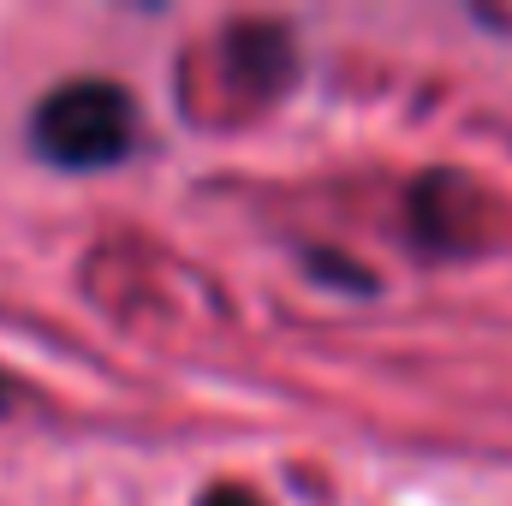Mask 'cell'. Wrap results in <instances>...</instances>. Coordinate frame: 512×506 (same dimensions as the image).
Listing matches in <instances>:
<instances>
[{
    "instance_id": "1",
    "label": "cell",
    "mask_w": 512,
    "mask_h": 506,
    "mask_svg": "<svg viewBox=\"0 0 512 506\" xmlns=\"http://www.w3.org/2000/svg\"><path fill=\"white\" fill-rule=\"evenodd\" d=\"M30 149L66 173L120 167L137 149V102L114 78H72L30 114Z\"/></svg>"
},
{
    "instance_id": "2",
    "label": "cell",
    "mask_w": 512,
    "mask_h": 506,
    "mask_svg": "<svg viewBox=\"0 0 512 506\" xmlns=\"http://www.w3.org/2000/svg\"><path fill=\"white\" fill-rule=\"evenodd\" d=\"M227 66L251 96H280L298 78V42L274 18H245L227 30Z\"/></svg>"
},
{
    "instance_id": "3",
    "label": "cell",
    "mask_w": 512,
    "mask_h": 506,
    "mask_svg": "<svg viewBox=\"0 0 512 506\" xmlns=\"http://www.w3.org/2000/svg\"><path fill=\"white\" fill-rule=\"evenodd\" d=\"M465 209H471V191H465L459 173H429V179H417V191H411V227H417V239L435 245V251L459 245V233H465L459 215H465Z\"/></svg>"
},
{
    "instance_id": "4",
    "label": "cell",
    "mask_w": 512,
    "mask_h": 506,
    "mask_svg": "<svg viewBox=\"0 0 512 506\" xmlns=\"http://www.w3.org/2000/svg\"><path fill=\"white\" fill-rule=\"evenodd\" d=\"M310 274L316 280H346V292H376V280H370V268H358V262H346V256H322L310 251Z\"/></svg>"
},
{
    "instance_id": "5",
    "label": "cell",
    "mask_w": 512,
    "mask_h": 506,
    "mask_svg": "<svg viewBox=\"0 0 512 506\" xmlns=\"http://www.w3.org/2000/svg\"><path fill=\"white\" fill-rule=\"evenodd\" d=\"M197 506H262V495H251V489H239V483H221V489H209Z\"/></svg>"
},
{
    "instance_id": "6",
    "label": "cell",
    "mask_w": 512,
    "mask_h": 506,
    "mask_svg": "<svg viewBox=\"0 0 512 506\" xmlns=\"http://www.w3.org/2000/svg\"><path fill=\"white\" fill-rule=\"evenodd\" d=\"M6 399H12V387H6V376H0V411H6Z\"/></svg>"
}]
</instances>
